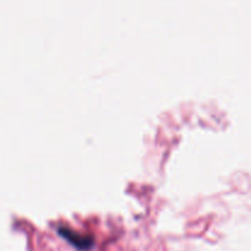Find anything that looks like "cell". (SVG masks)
<instances>
[{
    "label": "cell",
    "mask_w": 251,
    "mask_h": 251,
    "mask_svg": "<svg viewBox=\"0 0 251 251\" xmlns=\"http://www.w3.org/2000/svg\"><path fill=\"white\" fill-rule=\"evenodd\" d=\"M58 233L64 239L68 240L71 245H74L78 250H90L95 245V240H93L92 237H90V235H81L78 233L73 232L69 228H59Z\"/></svg>",
    "instance_id": "obj_1"
}]
</instances>
